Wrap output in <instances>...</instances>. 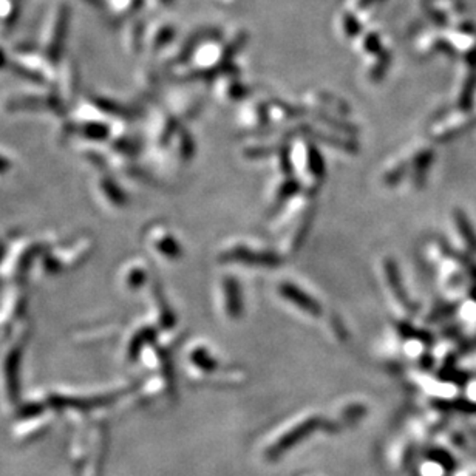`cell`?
Wrapping results in <instances>:
<instances>
[{
  "label": "cell",
  "mask_w": 476,
  "mask_h": 476,
  "mask_svg": "<svg viewBox=\"0 0 476 476\" xmlns=\"http://www.w3.org/2000/svg\"><path fill=\"white\" fill-rule=\"evenodd\" d=\"M312 198V195L300 192L274 216L271 230L277 241V253L282 257L294 255L303 246L316 214Z\"/></svg>",
  "instance_id": "6da1fadb"
},
{
  "label": "cell",
  "mask_w": 476,
  "mask_h": 476,
  "mask_svg": "<svg viewBox=\"0 0 476 476\" xmlns=\"http://www.w3.org/2000/svg\"><path fill=\"white\" fill-rule=\"evenodd\" d=\"M291 170L303 194L314 196L326 180V166L317 146L308 138H296L289 144Z\"/></svg>",
  "instance_id": "7a4b0ae2"
},
{
  "label": "cell",
  "mask_w": 476,
  "mask_h": 476,
  "mask_svg": "<svg viewBox=\"0 0 476 476\" xmlns=\"http://www.w3.org/2000/svg\"><path fill=\"white\" fill-rule=\"evenodd\" d=\"M221 264H241L246 268L272 269L282 263V255L272 249L257 246L246 241H232L223 246L216 254Z\"/></svg>",
  "instance_id": "3957f363"
},
{
  "label": "cell",
  "mask_w": 476,
  "mask_h": 476,
  "mask_svg": "<svg viewBox=\"0 0 476 476\" xmlns=\"http://www.w3.org/2000/svg\"><path fill=\"white\" fill-rule=\"evenodd\" d=\"M379 274L393 314H396L398 321H407V318L414 312V308L410 302V297H408L405 291L402 277H400L396 262H394L391 257L380 258Z\"/></svg>",
  "instance_id": "277c9868"
},
{
  "label": "cell",
  "mask_w": 476,
  "mask_h": 476,
  "mask_svg": "<svg viewBox=\"0 0 476 476\" xmlns=\"http://www.w3.org/2000/svg\"><path fill=\"white\" fill-rule=\"evenodd\" d=\"M275 292L283 303H287L291 309H294L305 318H309V321L323 318L325 314L322 305L314 297H311L308 292L298 288L297 284L291 282H280L275 287Z\"/></svg>",
  "instance_id": "5b68a950"
},
{
  "label": "cell",
  "mask_w": 476,
  "mask_h": 476,
  "mask_svg": "<svg viewBox=\"0 0 476 476\" xmlns=\"http://www.w3.org/2000/svg\"><path fill=\"white\" fill-rule=\"evenodd\" d=\"M216 306L220 314L229 322L240 321L244 311L240 283L232 275H223L216 283Z\"/></svg>",
  "instance_id": "8992f818"
},
{
  "label": "cell",
  "mask_w": 476,
  "mask_h": 476,
  "mask_svg": "<svg viewBox=\"0 0 476 476\" xmlns=\"http://www.w3.org/2000/svg\"><path fill=\"white\" fill-rule=\"evenodd\" d=\"M148 241L155 249V253L164 260H178L182 254L180 241L164 228H155L148 234Z\"/></svg>",
  "instance_id": "52a82bcc"
},
{
  "label": "cell",
  "mask_w": 476,
  "mask_h": 476,
  "mask_svg": "<svg viewBox=\"0 0 476 476\" xmlns=\"http://www.w3.org/2000/svg\"><path fill=\"white\" fill-rule=\"evenodd\" d=\"M407 160V180L414 187H420L427 176L428 167L432 164V151L428 148H418L413 151Z\"/></svg>",
  "instance_id": "ba28073f"
},
{
  "label": "cell",
  "mask_w": 476,
  "mask_h": 476,
  "mask_svg": "<svg viewBox=\"0 0 476 476\" xmlns=\"http://www.w3.org/2000/svg\"><path fill=\"white\" fill-rule=\"evenodd\" d=\"M187 364L198 373H204L206 376L219 370V359L204 343H195L187 351Z\"/></svg>",
  "instance_id": "9c48e42d"
},
{
  "label": "cell",
  "mask_w": 476,
  "mask_h": 476,
  "mask_svg": "<svg viewBox=\"0 0 476 476\" xmlns=\"http://www.w3.org/2000/svg\"><path fill=\"white\" fill-rule=\"evenodd\" d=\"M326 332H328V336L332 340H336V342H343V340H346L345 326L342 321L336 316L326 317Z\"/></svg>",
  "instance_id": "30bf717a"
},
{
  "label": "cell",
  "mask_w": 476,
  "mask_h": 476,
  "mask_svg": "<svg viewBox=\"0 0 476 476\" xmlns=\"http://www.w3.org/2000/svg\"><path fill=\"white\" fill-rule=\"evenodd\" d=\"M128 274L132 275V277H127V284L130 288L138 289L139 287H142V283H146V280H147V272L144 268H142V264L141 266L132 268Z\"/></svg>",
  "instance_id": "8fae6325"
}]
</instances>
